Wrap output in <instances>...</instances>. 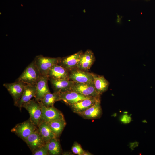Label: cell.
<instances>
[{
  "mask_svg": "<svg viewBox=\"0 0 155 155\" xmlns=\"http://www.w3.org/2000/svg\"><path fill=\"white\" fill-rule=\"evenodd\" d=\"M41 76L33 60L27 66L16 81L22 82L26 84L36 85Z\"/></svg>",
  "mask_w": 155,
  "mask_h": 155,
  "instance_id": "1",
  "label": "cell"
},
{
  "mask_svg": "<svg viewBox=\"0 0 155 155\" xmlns=\"http://www.w3.org/2000/svg\"><path fill=\"white\" fill-rule=\"evenodd\" d=\"M61 57H44L42 55L36 56L34 61L42 76H48L51 68L54 65L58 64Z\"/></svg>",
  "mask_w": 155,
  "mask_h": 155,
  "instance_id": "2",
  "label": "cell"
},
{
  "mask_svg": "<svg viewBox=\"0 0 155 155\" xmlns=\"http://www.w3.org/2000/svg\"><path fill=\"white\" fill-rule=\"evenodd\" d=\"M22 108L28 112L29 119L37 127L41 122L42 111L39 101L34 99L24 104Z\"/></svg>",
  "mask_w": 155,
  "mask_h": 155,
  "instance_id": "3",
  "label": "cell"
},
{
  "mask_svg": "<svg viewBox=\"0 0 155 155\" xmlns=\"http://www.w3.org/2000/svg\"><path fill=\"white\" fill-rule=\"evenodd\" d=\"M37 129V127L30 119L16 124L11 130L23 141L33 132Z\"/></svg>",
  "mask_w": 155,
  "mask_h": 155,
  "instance_id": "4",
  "label": "cell"
},
{
  "mask_svg": "<svg viewBox=\"0 0 155 155\" xmlns=\"http://www.w3.org/2000/svg\"><path fill=\"white\" fill-rule=\"evenodd\" d=\"M39 102L42 111L41 122L49 123L51 121L64 118L61 112L54 106L46 107L40 101Z\"/></svg>",
  "mask_w": 155,
  "mask_h": 155,
  "instance_id": "5",
  "label": "cell"
},
{
  "mask_svg": "<svg viewBox=\"0 0 155 155\" xmlns=\"http://www.w3.org/2000/svg\"><path fill=\"white\" fill-rule=\"evenodd\" d=\"M71 90L90 98L100 97V96L96 92L93 82L78 83L75 82Z\"/></svg>",
  "mask_w": 155,
  "mask_h": 155,
  "instance_id": "6",
  "label": "cell"
},
{
  "mask_svg": "<svg viewBox=\"0 0 155 155\" xmlns=\"http://www.w3.org/2000/svg\"><path fill=\"white\" fill-rule=\"evenodd\" d=\"M26 84L22 82L16 81L13 83L3 84L11 96L15 106L20 99Z\"/></svg>",
  "mask_w": 155,
  "mask_h": 155,
  "instance_id": "7",
  "label": "cell"
},
{
  "mask_svg": "<svg viewBox=\"0 0 155 155\" xmlns=\"http://www.w3.org/2000/svg\"><path fill=\"white\" fill-rule=\"evenodd\" d=\"M69 79L78 83L93 82L92 73L77 68L69 71Z\"/></svg>",
  "mask_w": 155,
  "mask_h": 155,
  "instance_id": "8",
  "label": "cell"
},
{
  "mask_svg": "<svg viewBox=\"0 0 155 155\" xmlns=\"http://www.w3.org/2000/svg\"><path fill=\"white\" fill-rule=\"evenodd\" d=\"M54 92L61 93L71 90L75 82L67 79L49 78Z\"/></svg>",
  "mask_w": 155,
  "mask_h": 155,
  "instance_id": "9",
  "label": "cell"
},
{
  "mask_svg": "<svg viewBox=\"0 0 155 155\" xmlns=\"http://www.w3.org/2000/svg\"><path fill=\"white\" fill-rule=\"evenodd\" d=\"M83 53L81 51L71 55L61 58L58 64L70 71L77 68L80 58Z\"/></svg>",
  "mask_w": 155,
  "mask_h": 155,
  "instance_id": "10",
  "label": "cell"
},
{
  "mask_svg": "<svg viewBox=\"0 0 155 155\" xmlns=\"http://www.w3.org/2000/svg\"><path fill=\"white\" fill-rule=\"evenodd\" d=\"M77 114L85 119H93L100 118L102 114L100 100L98 101L92 106Z\"/></svg>",
  "mask_w": 155,
  "mask_h": 155,
  "instance_id": "11",
  "label": "cell"
},
{
  "mask_svg": "<svg viewBox=\"0 0 155 155\" xmlns=\"http://www.w3.org/2000/svg\"><path fill=\"white\" fill-rule=\"evenodd\" d=\"M95 60V57L91 50H87L81 56L77 68L88 71L90 69Z\"/></svg>",
  "mask_w": 155,
  "mask_h": 155,
  "instance_id": "12",
  "label": "cell"
},
{
  "mask_svg": "<svg viewBox=\"0 0 155 155\" xmlns=\"http://www.w3.org/2000/svg\"><path fill=\"white\" fill-rule=\"evenodd\" d=\"M48 80L49 78L48 76H41L37 82L34 98L36 100L40 101L46 95L51 93L48 85Z\"/></svg>",
  "mask_w": 155,
  "mask_h": 155,
  "instance_id": "13",
  "label": "cell"
},
{
  "mask_svg": "<svg viewBox=\"0 0 155 155\" xmlns=\"http://www.w3.org/2000/svg\"><path fill=\"white\" fill-rule=\"evenodd\" d=\"M90 98H92L86 97L72 90L60 93V100L63 101L69 105L76 103L81 100Z\"/></svg>",
  "mask_w": 155,
  "mask_h": 155,
  "instance_id": "14",
  "label": "cell"
},
{
  "mask_svg": "<svg viewBox=\"0 0 155 155\" xmlns=\"http://www.w3.org/2000/svg\"><path fill=\"white\" fill-rule=\"evenodd\" d=\"M36 90V85L26 84L22 96L17 104L15 105L21 111L23 105L35 97Z\"/></svg>",
  "mask_w": 155,
  "mask_h": 155,
  "instance_id": "15",
  "label": "cell"
},
{
  "mask_svg": "<svg viewBox=\"0 0 155 155\" xmlns=\"http://www.w3.org/2000/svg\"><path fill=\"white\" fill-rule=\"evenodd\" d=\"M99 100L100 97L92 98L81 100L69 106L73 112L78 114L89 108Z\"/></svg>",
  "mask_w": 155,
  "mask_h": 155,
  "instance_id": "16",
  "label": "cell"
},
{
  "mask_svg": "<svg viewBox=\"0 0 155 155\" xmlns=\"http://www.w3.org/2000/svg\"><path fill=\"white\" fill-rule=\"evenodd\" d=\"M24 141L27 144L32 152L45 144L37 129L33 132Z\"/></svg>",
  "mask_w": 155,
  "mask_h": 155,
  "instance_id": "17",
  "label": "cell"
},
{
  "mask_svg": "<svg viewBox=\"0 0 155 155\" xmlns=\"http://www.w3.org/2000/svg\"><path fill=\"white\" fill-rule=\"evenodd\" d=\"M92 74L95 88L97 92L100 95L108 90L109 83L103 75L93 73Z\"/></svg>",
  "mask_w": 155,
  "mask_h": 155,
  "instance_id": "18",
  "label": "cell"
},
{
  "mask_svg": "<svg viewBox=\"0 0 155 155\" xmlns=\"http://www.w3.org/2000/svg\"><path fill=\"white\" fill-rule=\"evenodd\" d=\"M69 71L62 66L57 64L50 69L48 76L55 79H69Z\"/></svg>",
  "mask_w": 155,
  "mask_h": 155,
  "instance_id": "19",
  "label": "cell"
},
{
  "mask_svg": "<svg viewBox=\"0 0 155 155\" xmlns=\"http://www.w3.org/2000/svg\"><path fill=\"white\" fill-rule=\"evenodd\" d=\"M37 130L45 144L51 139L57 138L52 132L47 122H41L37 127Z\"/></svg>",
  "mask_w": 155,
  "mask_h": 155,
  "instance_id": "20",
  "label": "cell"
},
{
  "mask_svg": "<svg viewBox=\"0 0 155 155\" xmlns=\"http://www.w3.org/2000/svg\"><path fill=\"white\" fill-rule=\"evenodd\" d=\"M49 155H59L62 153L61 146L57 138H53L45 144Z\"/></svg>",
  "mask_w": 155,
  "mask_h": 155,
  "instance_id": "21",
  "label": "cell"
},
{
  "mask_svg": "<svg viewBox=\"0 0 155 155\" xmlns=\"http://www.w3.org/2000/svg\"><path fill=\"white\" fill-rule=\"evenodd\" d=\"M48 123L53 134L57 138H59L66 125L64 118L51 121Z\"/></svg>",
  "mask_w": 155,
  "mask_h": 155,
  "instance_id": "22",
  "label": "cell"
},
{
  "mask_svg": "<svg viewBox=\"0 0 155 155\" xmlns=\"http://www.w3.org/2000/svg\"><path fill=\"white\" fill-rule=\"evenodd\" d=\"M59 101H60V93L54 92L47 94L40 101L44 106L49 107L54 106L55 102Z\"/></svg>",
  "mask_w": 155,
  "mask_h": 155,
  "instance_id": "23",
  "label": "cell"
},
{
  "mask_svg": "<svg viewBox=\"0 0 155 155\" xmlns=\"http://www.w3.org/2000/svg\"><path fill=\"white\" fill-rule=\"evenodd\" d=\"M71 150L74 154L78 155H83L84 151L81 145L76 142L74 143L72 147Z\"/></svg>",
  "mask_w": 155,
  "mask_h": 155,
  "instance_id": "24",
  "label": "cell"
},
{
  "mask_svg": "<svg viewBox=\"0 0 155 155\" xmlns=\"http://www.w3.org/2000/svg\"><path fill=\"white\" fill-rule=\"evenodd\" d=\"M33 155H49L45 145L34 150L32 152Z\"/></svg>",
  "mask_w": 155,
  "mask_h": 155,
  "instance_id": "25",
  "label": "cell"
},
{
  "mask_svg": "<svg viewBox=\"0 0 155 155\" xmlns=\"http://www.w3.org/2000/svg\"><path fill=\"white\" fill-rule=\"evenodd\" d=\"M120 120L121 121L124 123H128L131 121V118L130 116L125 114L123 115L121 117Z\"/></svg>",
  "mask_w": 155,
  "mask_h": 155,
  "instance_id": "26",
  "label": "cell"
},
{
  "mask_svg": "<svg viewBox=\"0 0 155 155\" xmlns=\"http://www.w3.org/2000/svg\"><path fill=\"white\" fill-rule=\"evenodd\" d=\"M93 155L92 153L88 151H84L83 155Z\"/></svg>",
  "mask_w": 155,
  "mask_h": 155,
  "instance_id": "27",
  "label": "cell"
},
{
  "mask_svg": "<svg viewBox=\"0 0 155 155\" xmlns=\"http://www.w3.org/2000/svg\"></svg>",
  "mask_w": 155,
  "mask_h": 155,
  "instance_id": "28",
  "label": "cell"
}]
</instances>
